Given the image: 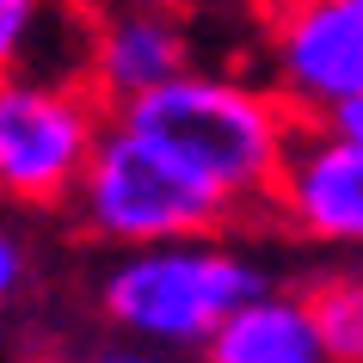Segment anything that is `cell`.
I'll list each match as a JSON object with an SVG mask.
<instances>
[{
	"label": "cell",
	"mask_w": 363,
	"mask_h": 363,
	"mask_svg": "<svg viewBox=\"0 0 363 363\" xmlns=\"http://www.w3.org/2000/svg\"><path fill=\"white\" fill-rule=\"evenodd\" d=\"M117 117L154 135L160 148H172L179 160H191L234 210L277 203L284 167L308 123L277 86H252V80L210 74V68L179 74L172 86L123 105Z\"/></svg>",
	"instance_id": "1"
},
{
	"label": "cell",
	"mask_w": 363,
	"mask_h": 363,
	"mask_svg": "<svg viewBox=\"0 0 363 363\" xmlns=\"http://www.w3.org/2000/svg\"><path fill=\"white\" fill-rule=\"evenodd\" d=\"M265 289V265L252 252L228 247L216 234H197V240L117 252L111 271L99 277V314L130 345L203 351L234 308H247Z\"/></svg>",
	"instance_id": "2"
},
{
	"label": "cell",
	"mask_w": 363,
	"mask_h": 363,
	"mask_svg": "<svg viewBox=\"0 0 363 363\" xmlns=\"http://www.w3.org/2000/svg\"><path fill=\"white\" fill-rule=\"evenodd\" d=\"M74 216L93 240H105L117 252H135V247L222 234L234 203L191 160H179L172 148H160L135 123L111 117V130H105L93 167H86V179L74 191Z\"/></svg>",
	"instance_id": "3"
},
{
	"label": "cell",
	"mask_w": 363,
	"mask_h": 363,
	"mask_svg": "<svg viewBox=\"0 0 363 363\" xmlns=\"http://www.w3.org/2000/svg\"><path fill=\"white\" fill-rule=\"evenodd\" d=\"M111 117L117 111L99 99L93 80L6 74L0 80V197L31 210L74 203Z\"/></svg>",
	"instance_id": "4"
},
{
	"label": "cell",
	"mask_w": 363,
	"mask_h": 363,
	"mask_svg": "<svg viewBox=\"0 0 363 363\" xmlns=\"http://www.w3.org/2000/svg\"><path fill=\"white\" fill-rule=\"evenodd\" d=\"M265 50L271 86L308 123H326L363 99V0H271Z\"/></svg>",
	"instance_id": "5"
},
{
	"label": "cell",
	"mask_w": 363,
	"mask_h": 363,
	"mask_svg": "<svg viewBox=\"0 0 363 363\" xmlns=\"http://www.w3.org/2000/svg\"><path fill=\"white\" fill-rule=\"evenodd\" d=\"M93 6V0H86ZM191 31L185 13H154V6H93L86 25V80L99 99L123 111L135 99L172 86L179 74H191Z\"/></svg>",
	"instance_id": "6"
},
{
	"label": "cell",
	"mask_w": 363,
	"mask_h": 363,
	"mask_svg": "<svg viewBox=\"0 0 363 363\" xmlns=\"http://www.w3.org/2000/svg\"><path fill=\"white\" fill-rule=\"evenodd\" d=\"M277 210L320 247H363V135H345L333 123L302 130L277 185Z\"/></svg>",
	"instance_id": "7"
},
{
	"label": "cell",
	"mask_w": 363,
	"mask_h": 363,
	"mask_svg": "<svg viewBox=\"0 0 363 363\" xmlns=\"http://www.w3.org/2000/svg\"><path fill=\"white\" fill-rule=\"evenodd\" d=\"M203 363H326V345H320L308 296H296V289L252 296L203 345Z\"/></svg>",
	"instance_id": "8"
},
{
	"label": "cell",
	"mask_w": 363,
	"mask_h": 363,
	"mask_svg": "<svg viewBox=\"0 0 363 363\" xmlns=\"http://www.w3.org/2000/svg\"><path fill=\"white\" fill-rule=\"evenodd\" d=\"M326 363H363V271H333L308 289Z\"/></svg>",
	"instance_id": "9"
},
{
	"label": "cell",
	"mask_w": 363,
	"mask_h": 363,
	"mask_svg": "<svg viewBox=\"0 0 363 363\" xmlns=\"http://www.w3.org/2000/svg\"><path fill=\"white\" fill-rule=\"evenodd\" d=\"M62 31L56 0H0V80L6 74H50L43 38Z\"/></svg>",
	"instance_id": "10"
},
{
	"label": "cell",
	"mask_w": 363,
	"mask_h": 363,
	"mask_svg": "<svg viewBox=\"0 0 363 363\" xmlns=\"http://www.w3.org/2000/svg\"><path fill=\"white\" fill-rule=\"evenodd\" d=\"M19 284H25V247L0 228V302H6V296H19Z\"/></svg>",
	"instance_id": "11"
},
{
	"label": "cell",
	"mask_w": 363,
	"mask_h": 363,
	"mask_svg": "<svg viewBox=\"0 0 363 363\" xmlns=\"http://www.w3.org/2000/svg\"><path fill=\"white\" fill-rule=\"evenodd\" d=\"M99 363H172V351H148V345H117V351H99Z\"/></svg>",
	"instance_id": "12"
},
{
	"label": "cell",
	"mask_w": 363,
	"mask_h": 363,
	"mask_svg": "<svg viewBox=\"0 0 363 363\" xmlns=\"http://www.w3.org/2000/svg\"><path fill=\"white\" fill-rule=\"evenodd\" d=\"M93 6H154V13H191L197 0H93Z\"/></svg>",
	"instance_id": "13"
},
{
	"label": "cell",
	"mask_w": 363,
	"mask_h": 363,
	"mask_svg": "<svg viewBox=\"0 0 363 363\" xmlns=\"http://www.w3.org/2000/svg\"><path fill=\"white\" fill-rule=\"evenodd\" d=\"M326 123H333V130H345V135H363V99H351V105H345V111H333Z\"/></svg>",
	"instance_id": "14"
}]
</instances>
